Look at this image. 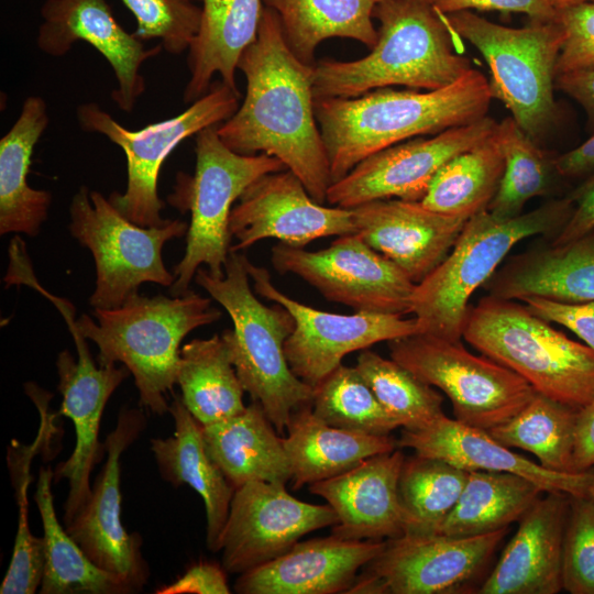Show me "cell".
Listing matches in <instances>:
<instances>
[{
  "mask_svg": "<svg viewBox=\"0 0 594 594\" xmlns=\"http://www.w3.org/2000/svg\"><path fill=\"white\" fill-rule=\"evenodd\" d=\"M217 127L196 134L195 173L191 176L177 173L174 191L167 196L168 204L182 213L190 211L185 254L173 272L176 279L169 287L172 296L189 292L202 265L213 277L224 275L234 201L261 176L287 169L278 158L267 154L235 153L222 142Z\"/></svg>",
  "mask_w": 594,
  "mask_h": 594,
  "instance_id": "cell-8",
  "label": "cell"
},
{
  "mask_svg": "<svg viewBox=\"0 0 594 594\" xmlns=\"http://www.w3.org/2000/svg\"><path fill=\"white\" fill-rule=\"evenodd\" d=\"M508 528L475 536L410 535L385 540L348 593H464L482 573Z\"/></svg>",
  "mask_w": 594,
  "mask_h": 594,
  "instance_id": "cell-15",
  "label": "cell"
},
{
  "mask_svg": "<svg viewBox=\"0 0 594 594\" xmlns=\"http://www.w3.org/2000/svg\"><path fill=\"white\" fill-rule=\"evenodd\" d=\"M283 483L253 481L235 488L221 538L222 566L242 574L287 552L301 537L334 526L329 505L302 502Z\"/></svg>",
  "mask_w": 594,
  "mask_h": 594,
  "instance_id": "cell-18",
  "label": "cell"
},
{
  "mask_svg": "<svg viewBox=\"0 0 594 594\" xmlns=\"http://www.w3.org/2000/svg\"><path fill=\"white\" fill-rule=\"evenodd\" d=\"M384 540L343 539L331 534L296 542L287 552L239 575L241 594L348 593L359 571L384 549Z\"/></svg>",
  "mask_w": 594,
  "mask_h": 594,
  "instance_id": "cell-23",
  "label": "cell"
},
{
  "mask_svg": "<svg viewBox=\"0 0 594 594\" xmlns=\"http://www.w3.org/2000/svg\"><path fill=\"white\" fill-rule=\"evenodd\" d=\"M571 495L546 493L520 518L515 535L481 585V594H557Z\"/></svg>",
  "mask_w": 594,
  "mask_h": 594,
  "instance_id": "cell-25",
  "label": "cell"
},
{
  "mask_svg": "<svg viewBox=\"0 0 594 594\" xmlns=\"http://www.w3.org/2000/svg\"><path fill=\"white\" fill-rule=\"evenodd\" d=\"M54 471L41 468L34 501L43 524L45 568L41 594H127L132 587L97 566L56 517L52 484Z\"/></svg>",
  "mask_w": 594,
  "mask_h": 594,
  "instance_id": "cell-35",
  "label": "cell"
},
{
  "mask_svg": "<svg viewBox=\"0 0 594 594\" xmlns=\"http://www.w3.org/2000/svg\"><path fill=\"white\" fill-rule=\"evenodd\" d=\"M145 425L141 409L120 410L114 429L103 442L107 458L90 498L65 525L68 535L97 566L124 581L134 592L143 588L150 572L141 553V537L129 534L121 521L120 458Z\"/></svg>",
  "mask_w": 594,
  "mask_h": 594,
  "instance_id": "cell-19",
  "label": "cell"
},
{
  "mask_svg": "<svg viewBox=\"0 0 594 594\" xmlns=\"http://www.w3.org/2000/svg\"><path fill=\"white\" fill-rule=\"evenodd\" d=\"M483 287L505 299L594 300V230L564 244L539 245L506 257Z\"/></svg>",
  "mask_w": 594,
  "mask_h": 594,
  "instance_id": "cell-27",
  "label": "cell"
},
{
  "mask_svg": "<svg viewBox=\"0 0 594 594\" xmlns=\"http://www.w3.org/2000/svg\"><path fill=\"white\" fill-rule=\"evenodd\" d=\"M314 68L295 56L277 13L264 7L256 38L238 62L246 78L243 103L217 131L235 153L278 158L323 205L331 177L314 108Z\"/></svg>",
  "mask_w": 594,
  "mask_h": 594,
  "instance_id": "cell-1",
  "label": "cell"
},
{
  "mask_svg": "<svg viewBox=\"0 0 594 594\" xmlns=\"http://www.w3.org/2000/svg\"><path fill=\"white\" fill-rule=\"evenodd\" d=\"M311 408L330 426L354 432L389 436L400 427L356 367L342 363L314 386Z\"/></svg>",
  "mask_w": 594,
  "mask_h": 594,
  "instance_id": "cell-42",
  "label": "cell"
},
{
  "mask_svg": "<svg viewBox=\"0 0 594 594\" xmlns=\"http://www.w3.org/2000/svg\"><path fill=\"white\" fill-rule=\"evenodd\" d=\"M246 256L230 252L224 275L213 277L199 267L195 282L221 305L232 320L221 338L243 389L258 403L278 433L297 408L311 404L314 387L292 371L285 342L295 329L283 306L264 305L252 292Z\"/></svg>",
  "mask_w": 594,
  "mask_h": 594,
  "instance_id": "cell-5",
  "label": "cell"
},
{
  "mask_svg": "<svg viewBox=\"0 0 594 594\" xmlns=\"http://www.w3.org/2000/svg\"><path fill=\"white\" fill-rule=\"evenodd\" d=\"M227 571L223 566L200 562L191 565L174 583L156 591L157 594H229Z\"/></svg>",
  "mask_w": 594,
  "mask_h": 594,
  "instance_id": "cell-49",
  "label": "cell"
},
{
  "mask_svg": "<svg viewBox=\"0 0 594 594\" xmlns=\"http://www.w3.org/2000/svg\"><path fill=\"white\" fill-rule=\"evenodd\" d=\"M578 410L535 393L517 414L487 430L508 448L528 451L543 468L573 472L574 432Z\"/></svg>",
  "mask_w": 594,
  "mask_h": 594,
  "instance_id": "cell-38",
  "label": "cell"
},
{
  "mask_svg": "<svg viewBox=\"0 0 594 594\" xmlns=\"http://www.w3.org/2000/svg\"><path fill=\"white\" fill-rule=\"evenodd\" d=\"M594 468V399L578 410L573 472H587Z\"/></svg>",
  "mask_w": 594,
  "mask_h": 594,
  "instance_id": "cell-51",
  "label": "cell"
},
{
  "mask_svg": "<svg viewBox=\"0 0 594 594\" xmlns=\"http://www.w3.org/2000/svg\"><path fill=\"white\" fill-rule=\"evenodd\" d=\"M505 168L499 187L488 211L499 219H512L522 213L534 197L546 196L558 174L553 160L527 135L513 117L498 122Z\"/></svg>",
  "mask_w": 594,
  "mask_h": 594,
  "instance_id": "cell-40",
  "label": "cell"
},
{
  "mask_svg": "<svg viewBox=\"0 0 594 594\" xmlns=\"http://www.w3.org/2000/svg\"><path fill=\"white\" fill-rule=\"evenodd\" d=\"M462 338L522 377L536 393L580 409L594 399V351L524 302L487 295L470 306Z\"/></svg>",
  "mask_w": 594,
  "mask_h": 594,
  "instance_id": "cell-7",
  "label": "cell"
},
{
  "mask_svg": "<svg viewBox=\"0 0 594 594\" xmlns=\"http://www.w3.org/2000/svg\"><path fill=\"white\" fill-rule=\"evenodd\" d=\"M397 446L410 448L419 455L444 460L466 471L515 473L531 480L544 493L587 496L592 477V470L581 473L550 471L502 444L487 430L446 415L421 429H404Z\"/></svg>",
  "mask_w": 594,
  "mask_h": 594,
  "instance_id": "cell-26",
  "label": "cell"
},
{
  "mask_svg": "<svg viewBox=\"0 0 594 594\" xmlns=\"http://www.w3.org/2000/svg\"><path fill=\"white\" fill-rule=\"evenodd\" d=\"M239 98L240 92L218 81L184 112L136 131L118 123L96 102L79 105L76 116L80 128L105 135L122 148L127 158V188L122 194L113 191L110 202L139 226H163L167 219L161 216L164 202L157 193L163 163L184 140L231 118Z\"/></svg>",
  "mask_w": 594,
  "mask_h": 594,
  "instance_id": "cell-11",
  "label": "cell"
},
{
  "mask_svg": "<svg viewBox=\"0 0 594 594\" xmlns=\"http://www.w3.org/2000/svg\"><path fill=\"white\" fill-rule=\"evenodd\" d=\"M549 1L553 6V8L560 9L563 7H568V6H572V4H576L581 2H587L591 0H549Z\"/></svg>",
  "mask_w": 594,
  "mask_h": 594,
  "instance_id": "cell-54",
  "label": "cell"
},
{
  "mask_svg": "<svg viewBox=\"0 0 594 594\" xmlns=\"http://www.w3.org/2000/svg\"><path fill=\"white\" fill-rule=\"evenodd\" d=\"M176 384L185 407L201 426L226 420L246 407L245 391L219 334L182 346Z\"/></svg>",
  "mask_w": 594,
  "mask_h": 594,
  "instance_id": "cell-34",
  "label": "cell"
},
{
  "mask_svg": "<svg viewBox=\"0 0 594 594\" xmlns=\"http://www.w3.org/2000/svg\"><path fill=\"white\" fill-rule=\"evenodd\" d=\"M455 35L471 43L491 70L490 89L520 129L538 142L554 125L557 63L563 31L554 21L522 28L493 23L470 11L444 14Z\"/></svg>",
  "mask_w": 594,
  "mask_h": 594,
  "instance_id": "cell-9",
  "label": "cell"
},
{
  "mask_svg": "<svg viewBox=\"0 0 594 594\" xmlns=\"http://www.w3.org/2000/svg\"><path fill=\"white\" fill-rule=\"evenodd\" d=\"M562 590L594 594V503L587 496H571L563 540Z\"/></svg>",
  "mask_w": 594,
  "mask_h": 594,
  "instance_id": "cell-44",
  "label": "cell"
},
{
  "mask_svg": "<svg viewBox=\"0 0 594 594\" xmlns=\"http://www.w3.org/2000/svg\"><path fill=\"white\" fill-rule=\"evenodd\" d=\"M373 18L380 29L369 55L315 66V99L354 98L389 86L436 90L473 68L455 53L457 35L430 0H377Z\"/></svg>",
  "mask_w": 594,
  "mask_h": 594,
  "instance_id": "cell-3",
  "label": "cell"
},
{
  "mask_svg": "<svg viewBox=\"0 0 594 594\" xmlns=\"http://www.w3.org/2000/svg\"><path fill=\"white\" fill-rule=\"evenodd\" d=\"M504 168L505 157L496 129L484 141L446 163L421 202L437 212L468 220L488 209Z\"/></svg>",
  "mask_w": 594,
  "mask_h": 594,
  "instance_id": "cell-37",
  "label": "cell"
},
{
  "mask_svg": "<svg viewBox=\"0 0 594 594\" xmlns=\"http://www.w3.org/2000/svg\"><path fill=\"white\" fill-rule=\"evenodd\" d=\"M573 210L570 197L549 200L512 219L488 210L468 219L446 258L416 284L411 314L421 333L452 341L462 339L473 293L491 278L521 240L556 235Z\"/></svg>",
  "mask_w": 594,
  "mask_h": 594,
  "instance_id": "cell-6",
  "label": "cell"
},
{
  "mask_svg": "<svg viewBox=\"0 0 594 594\" xmlns=\"http://www.w3.org/2000/svg\"><path fill=\"white\" fill-rule=\"evenodd\" d=\"M41 16L38 50L62 57L76 42L91 45L113 69L117 88L111 92L112 100L120 110L131 112L146 88L141 66L157 56L162 45L146 48L117 21L107 0H45Z\"/></svg>",
  "mask_w": 594,
  "mask_h": 594,
  "instance_id": "cell-21",
  "label": "cell"
},
{
  "mask_svg": "<svg viewBox=\"0 0 594 594\" xmlns=\"http://www.w3.org/2000/svg\"><path fill=\"white\" fill-rule=\"evenodd\" d=\"M556 88L574 99L594 127V68L558 75Z\"/></svg>",
  "mask_w": 594,
  "mask_h": 594,
  "instance_id": "cell-52",
  "label": "cell"
},
{
  "mask_svg": "<svg viewBox=\"0 0 594 594\" xmlns=\"http://www.w3.org/2000/svg\"><path fill=\"white\" fill-rule=\"evenodd\" d=\"M520 301L540 318L571 330L594 351V300L569 302L532 296Z\"/></svg>",
  "mask_w": 594,
  "mask_h": 594,
  "instance_id": "cell-47",
  "label": "cell"
},
{
  "mask_svg": "<svg viewBox=\"0 0 594 594\" xmlns=\"http://www.w3.org/2000/svg\"><path fill=\"white\" fill-rule=\"evenodd\" d=\"M229 232L237 240L230 252H239L264 239L305 248L320 238L356 233V228L352 209L315 201L302 182L284 169L261 176L243 191L232 208Z\"/></svg>",
  "mask_w": 594,
  "mask_h": 594,
  "instance_id": "cell-20",
  "label": "cell"
},
{
  "mask_svg": "<svg viewBox=\"0 0 594 594\" xmlns=\"http://www.w3.org/2000/svg\"><path fill=\"white\" fill-rule=\"evenodd\" d=\"M169 414L174 419V435L151 439V450L163 480L174 486L186 484L201 496L207 547L218 552L235 490L208 454L202 427L180 397H174Z\"/></svg>",
  "mask_w": 594,
  "mask_h": 594,
  "instance_id": "cell-28",
  "label": "cell"
},
{
  "mask_svg": "<svg viewBox=\"0 0 594 594\" xmlns=\"http://www.w3.org/2000/svg\"><path fill=\"white\" fill-rule=\"evenodd\" d=\"M283 444L293 490L342 474L367 458L398 448L391 436H374L330 426L315 415L311 404L292 414Z\"/></svg>",
  "mask_w": 594,
  "mask_h": 594,
  "instance_id": "cell-30",
  "label": "cell"
},
{
  "mask_svg": "<svg viewBox=\"0 0 594 594\" xmlns=\"http://www.w3.org/2000/svg\"><path fill=\"white\" fill-rule=\"evenodd\" d=\"M72 235L94 257L96 286L89 298L94 309L120 307L143 283L170 287L176 277L163 261L166 242L187 234L188 224L167 219L160 227H142L127 219L97 190L81 186L69 206Z\"/></svg>",
  "mask_w": 594,
  "mask_h": 594,
  "instance_id": "cell-10",
  "label": "cell"
},
{
  "mask_svg": "<svg viewBox=\"0 0 594 594\" xmlns=\"http://www.w3.org/2000/svg\"><path fill=\"white\" fill-rule=\"evenodd\" d=\"M542 493L535 482L515 473L469 471L462 493L438 534L465 537L508 528Z\"/></svg>",
  "mask_w": 594,
  "mask_h": 594,
  "instance_id": "cell-36",
  "label": "cell"
},
{
  "mask_svg": "<svg viewBox=\"0 0 594 594\" xmlns=\"http://www.w3.org/2000/svg\"><path fill=\"white\" fill-rule=\"evenodd\" d=\"M497 125L485 116L430 138H414L376 152L332 183L327 201L348 209L377 199L421 201L438 170L488 138Z\"/></svg>",
  "mask_w": 594,
  "mask_h": 594,
  "instance_id": "cell-17",
  "label": "cell"
},
{
  "mask_svg": "<svg viewBox=\"0 0 594 594\" xmlns=\"http://www.w3.org/2000/svg\"><path fill=\"white\" fill-rule=\"evenodd\" d=\"M50 122L46 102L30 96L0 140V234L36 237L47 219L52 194L28 184L33 150Z\"/></svg>",
  "mask_w": 594,
  "mask_h": 594,
  "instance_id": "cell-31",
  "label": "cell"
},
{
  "mask_svg": "<svg viewBox=\"0 0 594 594\" xmlns=\"http://www.w3.org/2000/svg\"><path fill=\"white\" fill-rule=\"evenodd\" d=\"M557 173L576 177L594 168V133L575 148L554 157Z\"/></svg>",
  "mask_w": 594,
  "mask_h": 594,
  "instance_id": "cell-53",
  "label": "cell"
},
{
  "mask_svg": "<svg viewBox=\"0 0 594 594\" xmlns=\"http://www.w3.org/2000/svg\"><path fill=\"white\" fill-rule=\"evenodd\" d=\"M263 0H204L197 36L188 48L189 80L184 102L193 103L211 87L213 75L239 92L235 70L243 51L255 41Z\"/></svg>",
  "mask_w": 594,
  "mask_h": 594,
  "instance_id": "cell-29",
  "label": "cell"
},
{
  "mask_svg": "<svg viewBox=\"0 0 594 594\" xmlns=\"http://www.w3.org/2000/svg\"><path fill=\"white\" fill-rule=\"evenodd\" d=\"M45 296L63 316L73 337L77 358L63 350L56 359L57 388L62 395L57 415L69 418L75 427L76 444L70 457L54 471V482L67 480L68 495L64 504L67 525L91 495L90 475L103 457L105 443L99 442V429L105 407L130 371L117 363L100 365L91 356L87 339L76 326V308L67 299L54 296L44 287Z\"/></svg>",
  "mask_w": 594,
  "mask_h": 594,
  "instance_id": "cell-13",
  "label": "cell"
},
{
  "mask_svg": "<svg viewBox=\"0 0 594 594\" xmlns=\"http://www.w3.org/2000/svg\"><path fill=\"white\" fill-rule=\"evenodd\" d=\"M391 359L450 399L454 418L490 430L517 414L535 395L518 374L461 340L415 333L388 341Z\"/></svg>",
  "mask_w": 594,
  "mask_h": 594,
  "instance_id": "cell-12",
  "label": "cell"
},
{
  "mask_svg": "<svg viewBox=\"0 0 594 594\" xmlns=\"http://www.w3.org/2000/svg\"><path fill=\"white\" fill-rule=\"evenodd\" d=\"M136 20L133 35L140 41L158 38L163 51L178 55L198 34L201 7L193 0H121Z\"/></svg>",
  "mask_w": 594,
  "mask_h": 594,
  "instance_id": "cell-43",
  "label": "cell"
},
{
  "mask_svg": "<svg viewBox=\"0 0 594 594\" xmlns=\"http://www.w3.org/2000/svg\"><path fill=\"white\" fill-rule=\"evenodd\" d=\"M492 99L487 78L474 68L425 92L386 87L354 98H316L331 184L376 152L485 117Z\"/></svg>",
  "mask_w": 594,
  "mask_h": 594,
  "instance_id": "cell-2",
  "label": "cell"
},
{
  "mask_svg": "<svg viewBox=\"0 0 594 594\" xmlns=\"http://www.w3.org/2000/svg\"><path fill=\"white\" fill-rule=\"evenodd\" d=\"M573 210L564 226L554 235L553 244H564L594 230V173L570 196Z\"/></svg>",
  "mask_w": 594,
  "mask_h": 594,
  "instance_id": "cell-50",
  "label": "cell"
},
{
  "mask_svg": "<svg viewBox=\"0 0 594 594\" xmlns=\"http://www.w3.org/2000/svg\"><path fill=\"white\" fill-rule=\"evenodd\" d=\"M271 261L277 272L300 277L327 300L354 311L411 314L416 284L358 233L340 235L319 251L279 243L272 248Z\"/></svg>",
  "mask_w": 594,
  "mask_h": 594,
  "instance_id": "cell-14",
  "label": "cell"
},
{
  "mask_svg": "<svg viewBox=\"0 0 594 594\" xmlns=\"http://www.w3.org/2000/svg\"><path fill=\"white\" fill-rule=\"evenodd\" d=\"M245 264L255 294L283 306L293 316L295 329L285 342V355L295 375L311 387L339 366L346 354L420 332L415 317L361 311L342 315L312 308L277 289L265 267L248 258Z\"/></svg>",
  "mask_w": 594,
  "mask_h": 594,
  "instance_id": "cell-16",
  "label": "cell"
},
{
  "mask_svg": "<svg viewBox=\"0 0 594 594\" xmlns=\"http://www.w3.org/2000/svg\"><path fill=\"white\" fill-rule=\"evenodd\" d=\"M377 0H263L280 21L287 45L314 66L317 46L330 37L352 38L372 48L377 31L372 19Z\"/></svg>",
  "mask_w": 594,
  "mask_h": 594,
  "instance_id": "cell-33",
  "label": "cell"
},
{
  "mask_svg": "<svg viewBox=\"0 0 594 594\" xmlns=\"http://www.w3.org/2000/svg\"><path fill=\"white\" fill-rule=\"evenodd\" d=\"M212 298L194 290L180 296L139 293L120 307L94 309L76 320L80 333L98 348L100 365L121 363L132 374L141 406L169 413L167 394L177 380L180 343L193 330L219 320Z\"/></svg>",
  "mask_w": 594,
  "mask_h": 594,
  "instance_id": "cell-4",
  "label": "cell"
},
{
  "mask_svg": "<svg viewBox=\"0 0 594 594\" xmlns=\"http://www.w3.org/2000/svg\"><path fill=\"white\" fill-rule=\"evenodd\" d=\"M468 473L437 458L416 453L405 458L398 481L404 534H438L462 493Z\"/></svg>",
  "mask_w": 594,
  "mask_h": 594,
  "instance_id": "cell-39",
  "label": "cell"
},
{
  "mask_svg": "<svg viewBox=\"0 0 594 594\" xmlns=\"http://www.w3.org/2000/svg\"><path fill=\"white\" fill-rule=\"evenodd\" d=\"M19 506L18 530L12 558L4 575L1 594H33L42 584L45 568V541L31 532L28 520L26 491L31 480L30 470L22 469L15 474Z\"/></svg>",
  "mask_w": 594,
  "mask_h": 594,
  "instance_id": "cell-45",
  "label": "cell"
},
{
  "mask_svg": "<svg viewBox=\"0 0 594 594\" xmlns=\"http://www.w3.org/2000/svg\"><path fill=\"white\" fill-rule=\"evenodd\" d=\"M587 497L594 503V468L592 469V477L587 490Z\"/></svg>",
  "mask_w": 594,
  "mask_h": 594,
  "instance_id": "cell-55",
  "label": "cell"
},
{
  "mask_svg": "<svg viewBox=\"0 0 594 594\" xmlns=\"http://www.w3.org/2000/svg\"><path fill=\"white\" fill-rule=\"evenodd\" d=\"M352 209L356 233L418 284L448 255L466 219L447 216L421 201L377 199Z\"/></svg>",
  "mask_w": 594,
  "mask_h": 594,
  "instance_id": "cell-22",
  "label": "cell"
},
{
  "mask_svg": "<svg viewBox=\"0 0 594 594\" xmlns=\"http://www.w3.org/2000/svg\"><path fill=\"white\" fill-rule=\"evenodd\" d=\"M400 448L365 459L351 470L309 485L338 516L331 534L343 539L383 540L404 535L398 481Z\"/></svg>",
  "mask_w": 594,
  "mask_h": 594,
  "instance_id": "cell-24",
  "label": "cell"
},
{
  "mask_svg": "<svg viewBox=\"0 0 594 594\" xmlns=\"http://www.w3.org/2000/svg\"><path fill=\"white\" fill-rule=\"evenodd\" d=\"M441 13L449 14L458 11H499L524 13L530 21H554L557 9L549 0H430Z\"/></svg>",
  "mask_w": 594,
  "mask_h": 594,
  "instance_id": "cell-48",
  "label": "cell"
},
{
  "mask_svg": "<svg viewBox=\"0 0 594 594\" xmlns=\"http://www.w3.org/2000/svg\"><path fill=\"white\" fill-rule=\"evenodd\" d=\"M356 370L381 405L406 430L421 429L443 414V397L409 370L378 353L364 349Z\"/></svg>",
  "mask_w": 594,
  "mask_h": 594,
  "instance_id": "cell-41",
  "label": "cell"
},
{
  "mask_svg": "<svg viewBox=\"0 0 594 594\" xmlns=\"http://www.w3.org/2000/svg\"><path fill=\"white\" fill-rule=\"evenodd\" d=\"M201 427L208 454L234 490L253 481L286 484L292 480L283 438L258 403Z\"/></svg>",
  "mask_w": 594,
  "mask_h": 594,
  "instance_id": "cell-32",
  "label": "cell"
},
{
  "mask_svg": "<svg viewBox=\"0 0 594 594\" xmlns=\"http://www.w3.org/2000/svg\"><path fill=\"white\" fill-rule=\"evenodd\" d=\"M556 21L563 31L557 76L594 68V3L581 2L557 9Z\"/></svg>",
  "mask_w": 594,
  "mask_h": 594,
  "instance_id": "cell-46",
  "label": "cell"
}]
</instances>
